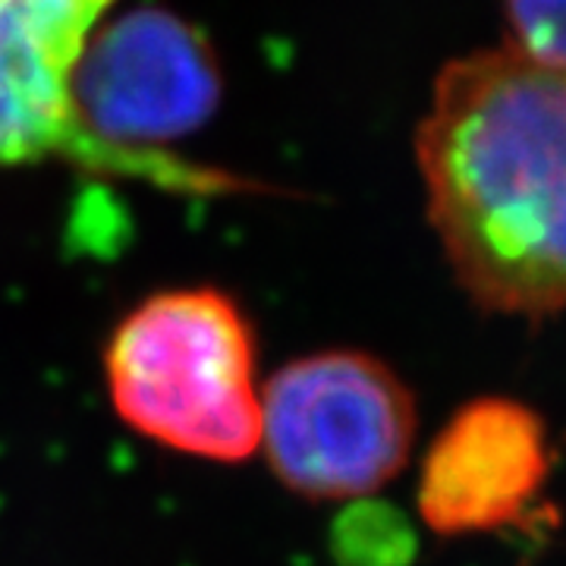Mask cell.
<instances>
[{"instance_id":"obj_6","label":"cell","mask_w":566,"mask_h":566,"mask_svg":"<svg viewBox=\"0 0 566 566\" xmlns=\"http://www.w3.org/2000/svg\"><path fill=\"white\" fill-rule=\"evenodd\" d=\"M551 475L545 419L523 400L479 397L460 406L422 460L416 504L438 535L513 526Z\"/></svg>"},{"instance_id":"obj_4","label":"cell","mask_w":566,"mask_h":566,"mask_svg":"<svg viewBox=\"0 0 566 566\" xmlns=\"http://www.w3.org/2000/svg\"><path fill=\"white\" fill-rule=\"evenodd\" d=\"M114 0H0V164L61 161L92 177H126L161 189L218 196L255 182L164 155L123 151L76 120L70 82Z\"/></svg>"},{"instance_id":"obj_2","label":"cell","mask_w":566,"mask_h":566,"mask_svg":"<svg viewBox=\"0 0 566 566\" xmlns=\"http://www.w3.org/2000/svg\"><path fill=\"white\" fill-rule=\"evenodd\" d=\"M104 381L123 422L177 453L243 463L262 447L255 331L218 286L164 290L123 315Z\"/></svg>"},{"instance_id":"obj_3","label":"cell","mask_w":566,"mask_h":566,"mask_svg":"<svg viewBox=\"0 0 566 566\" xmlns=\"http://www.w3.org/2000/svg\"><path fill=\"white\" fill-rule=\"evenodd\" d=\"M264 457L305 501H353L403 472L416 400L403 378L363 349L293 359L259 394Z\"/></svg>"},{"instance_id":"obj_1","label":"cell","mask_w":566,"mask_h":566,"mask_svg":"<svg viewBox=\"0 0 566 566\" xmlns=\"http://www.w3.org/2000/svg\"><path fill=\"white\" fill-rule=\"evenodd\" d=\"M564 73L482 51L438 76L416 136L428 221L465 296L545 324L564 305Z\"/></svg>"},{"instance_id":"obj_5","label":"cell","mask_w":566,"mask_h":566,"mask_svg":"<svg viewBox=\"0 0 566 566\" xmlns=\"http://www.w3.org/2000/svg\"><path fill=\"white\" fill-rule=\"evenodd\" d=\"M92 139L123 151H161L214 117L221 66L205 35L167 10H133L95 29L70 82Z\"/></svg>"},{"instance_id":"obj_7","label":"cell","mask_w":566,"mask_h":566,"mask_svg":"<svg viewBox=\"0 0 566 566\" xmlns=\"http://www.w3.org/2000/svg\"><path fill=\"white\" fill-rule=\"evenodd\" d=\"M513 54L564 73V0H504Z\"/></svg>"}]
</instances>
